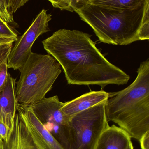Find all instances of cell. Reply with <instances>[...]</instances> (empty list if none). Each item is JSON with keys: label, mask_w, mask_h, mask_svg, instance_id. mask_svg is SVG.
Segmentation results:
<instances>
[{"label": "cell", "mask_w": 149, "mask_h": 149, "mask_svg": "<svg viewBox=\"0 0 149 149\" xmlns=\"http://www.w3.org/2000/svg\"><path fill=\"white\" fill-rule=\"evenodd\" d=\"M91 35L62 29L42 42L45 50L64 70L69 85L127 84L130 77L111 63L97 48Z\"/></svg>", "instance_id": "6da1fadb"}, {"label": "cell", "mask_w": 149, "mask_h": 149, "mask_svg": "<svg viewBox=\"0 0 149 149\" xmlns=\"http://www.w3.org/2000/svg\"><path fill=\"white\" fill-rule=\"evenodd\" d=\"M134 82L123 90L109 93L106 102L108 122L118 124L131 138L140 141L149 131V60L141 63Z\"/></svg>", "instance_id": "7a4b0ae2"}, {"label": "cell", "mask_w": 149, "mask_h": 149, "mask_svg": "<svg viewBox=\"0 0 149 149\" xmlns=\"http://www.w3.org/2000/svg\"><path fill=\"white\" fill-rule=\"evenodd\" d=\"M149 0L130 9L104 8L85 4L74 12L93 30L100 42L113 45L130 44L139 40V31Z\"/></svg>", "instance_id": "3957f363"}, {"label": "cell", "mask_w": 149, "mask_h": 149, "mask_svg": "<svg viewBox=\"0 0 149 149\" xmlns=\"http://www.w3.org/2000/svg\"><path fill=\"white\" fill-rule=\"evenodd\" d=\"M19 71L17 100L18 103L29 106L45 98L62 71L59 64L50 55L32 52Z\"/></svg>", "instance_id": "277c9868"}, {"label": "cell", "mask_w": 149, "mask_h": 149, "mask_svg": "<svg viewBox=\"0 0 149 149\" xmlns=\"http://www.w3.org/2000/svg\"><path fill=\"white\" fill-rule=\"evenodd\" d=\"M106 101L69 118V149H94L101 135L109 126L105 112Z\"/></svg>", "instance_id": "5b68a950"}, {"label": "cell", "mask_w": 149, "mask_h": 149, "mask_svg": "<svg viewBox=\"0 0 149 149\" xmlns=\"http://www.w3.org/2000/svg\"><path fill=\"white\" fill-rule=\"evenodd\" d=\"M64 102L57 95L45 98L29 107L64 149H69V118L61 111ZM28 106V105H27Z\"/></svg>", "instance_id": "8992f818"}, {"label": "cell", "mask_w": 149, "mask_h": 149, "mask_svg": "<svg viewBox=\"0 0 149 149\" xmlns=\"http://www.w3.org/2000/svg\"><path fill=\"white\" fill-rule=\"evenodd\" d=\"M52 16L45 9L38 15L12 47L8 58V69L20 70L32 52L31 48L35 41L39 36L50 31L48 23L52 20Z\"/></svg>", "instance_id": "52a82bcc"}, {"label": "cell", "mask_w": 149, "mask_h": 149, "mask_svg": "<svg viewBox=\"0 0 149 149\" xmlns=\"http://www.w3.org/2000/svg\"><path fill=\"white\" fill-rule=\"evenodd\" d=\"M17 110L37 149H64L29 106L19 104Z\"/></svg>", "instance_id": "ba28073f"}, {"label": "cell", "mask_w": 149, "mask_h": 149, "mask_svg": "<svg viewBox=\"0 0 149 149\" xmlns=\"http://www.w3.org/2000/svg\"><path fill=\"white\" fill-rule=\"evenodd\" d=\"M18 104L16 94V79L9 73L5 86L0 92V120L11 131Z\"/></svg>", "instance_id": "9c48e42d"}, {"label": "cell", "mask_w": 149, "mask_h": 149, "mask_svg": "<svg viewBox=\"0 0 149 149\" xmlns=\"http://www.w3.org/2000/svg\"><path fill=\"white\" fill-rule=\"evenodd\" d=\"M131 139L120 127L109 126L101 135L94 149H134Z\"/></svg>", "instance_id": "30bf717a"}, {"label": "cell", "mask_w": 149, "mask_h": 149, "mask_svg": "<svg viewBox=\"0 0 149 149\" xmlns=\"http://www.w3.org/2000/svg\"><path fill=\"white\" fill-rule=\"evenodd\" d=\"M108 96L109 93L103 90L91 91L72 100L64 102L61 108V111L70 118L77 113L106 101Z\"/></svg>", "instance_id": "8fae6325"}, {"label": "cell", "mask_w": 149, "mask_h": 149, "mask_svg": "<svg viewBox=\"0 0 149 149\" xmlns=\"http://www.w3.org/2000/svg\"><path fill=\"white\" fill-rule=\"evenodd\" d=\"M7 144V149H37L18 113L16 114L13 131Z\"/></svg>", "instance_id": "7c38bea8"}, {"label": "cell", "mask_w": 149, "mask_h": 149, "mask_svg": "<svg viewBox=\"0 0 149 149\" xmlns=\"http://www.w3.org/2000/svg\"><path fill=\"white\" fill-rule=\"evenodd\" d=\"M14 41L5 40L0 42V92L5 86L8 72V61Z\"/></svg>", "instance_id": "4fadbf2b"}, {"label": "cell", "mask_w": 149, "mask_h": 149, "mask_svg": "<svg viewBox=\"0 0 149 149\" xmlns=\"http://www.w3.org/2000/svg\"><path fill=\"white\" fill-rule=\"evenodd\" d=\"M148 0H89L86 3L104 8L130 9L141 6Z\"/></svg>", "instance_id": "5bb4252c"}, {"label": "cell", "mask_w": 149, "mask_h": 149, "mask_svg": "<svg viewBox=\"0 0 149 149\" xmlns=\"http://www.w3.org/2000/svg\"><path fill=\"white\" fill-rule=\"evenodd\" d=\"M17 35L9 24L0 17V42L5 40L17 41Z\"/></svg>", "instance_id": "9a60e30c"}, {"label": "cell", "mask_w": 149, "mask_h": 149, "mask_svg": "<svg viewBox=\"0 0 149 149\" xmlns=\"http://www.w3.org/2000/svg\"><path fill=\"white\" fill-rule=\"evenodd\" d=\"M149 39V9L146 11L143 22L139 31V40H148Z\"/></svg>", "instance_id": "2e32d148"}, {"label": "cell", "mask_w": 149, "mask_h": 149, "mask_svg": "<svg viewBox=\"0 0 149 149\" xmlns=\"http://www.w3.org/2000/svg\"><path fill=\"white\" fill-rule=\"evenodd\" d=\"M0 17L8 24L14 23L13 15L9 11L4 0H0Z\"/></svg>", "instance_id": "e0dca14e"}, {"label": "cell", "mask_w": 149, "mask_h": 149, "mask_svg": "<svg viewBox=\"0 0 149 149\" xmlns=\"http://www.w3.org/2000/svg\"><path fill=\"white\" fill-rule=\"evenodd\" d=\"M54 8L61 10H67L73 12L69 0H48Z\"/></svg>", "instance_id": "ac0fdd59"}, {"label": "cell", "mask_w": 149, "mask_h": 149, "mask_svg": "<svg viewBox=\"0 0 149 149\" xmlns=\"http://www.w3.org/2000/svg\"><path fill=\"white\" fill-rule=\"evenodd\" d=\"M12 132L8 127L0 120V137L5 143H8Z\"/></svg>", "instance_id": "d6986e66"}, {"label": "cell", "mask_w": 149, "mask_h": 149, "mask_svg": "<svg viewBox=\"0 0 149 149\" xmlns=\"http://www.w3.org/2000/svg\"><path fill=\"white\" fill-rule=\"evenodd\" d=\"M29 0H12L11 7H10V13L13 15V13L15 12L19 8L22 7Z\"/></svg>", "instance_id": "ffe728a7"}, {"label": "cell", "mask_w": 149, "mask_h": 149, "mask_svg": "<svg viewBox=\"0 0 149 149\" xmlns=\"http://www.w3.org/2000/svg\"><path fill=\"white\" fill-rule=\"evenodd\" d=\"M89 0H69L70 5L73 12L76 9L80 8L81 6L86 4Z\"/></svg>", "instance_id": "44dd1931"}, {"label": "cell", "mask_w": 149, "mask_h": 149, "mask_svg": "<svg viewBox=\"0 0 149 149\" xmlns=\"http://www.w3.org/2000/svg\"><path fill=\"white\" fill-rule=\"evenodd\" d=\"M139 141L141 149H149V131L143 135Z\"/></svg>", "instance_id": "7402d4cb"}, {"label": "cell", "mask_w": 149, "mask_h": 149, "mask_svg": "<svg viewBox=\"0 0 149 149\" xmlns=\"http://www.w3.org/2000/svg\"><path fill=\"white\" fill-rule=\"evenodd\" d=\"M4 1H5V3H6L7 7H8V9L9 11H10V7H11V1H12V0H4Z\"/></svg>", "instance_id": "603a6c76"}, {"label": "cell", "mask_w": 149, "mask_h": 149, "mask_svg": "<svg viewBox=\"0 0 149 149\" xmlns=\"http://www.w3.org/2000/svg\"><path fill=\"white\" fill-rule=\"evenodd\" d=\"M0 149H4L3 141L1 137H0Z\"/></svg>", "instance_id": "cb8c5ba5"}]
</instances>
